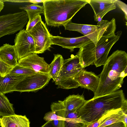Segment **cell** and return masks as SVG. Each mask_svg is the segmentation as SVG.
Segmentation results:
<instances>
[{"label": "cell", "mask_w": 127, "mask_h": 127, "mask_svg": "<svg viewBox=\"0 0 127 127\" xmlns=\"http://www.w3.org/2000/svg\"><path fill=\"white\" fill-rule=\"evenodd\" d=\"M127 75V54L117 50L108 58L99 75V82L93 98L119 90Z\"/></svg>", "instance_id": "1"}, {"label": "cell", "mask_w": 127, "mask_h": 127, "mask_svg": "<svg viewBox=\"0 0 127 127\" xmlns=\"http://www.w3.org/2000/svg\"><path fill=\"white\" fill-rule=\"evenodd\" d=\"M120 109L127 114V101L122 90L86 100L77 111L78 117L88 125L109 111Z\"/></svg>", "instance_id": "2"}, {"label": "cell", "mask_w": 127, "mask_h": 127, "mask_svg": "<svg viewBox=\"0 0 127 127\" xmlns=\"http://www.w3.org/2000/svg\"><path fill=\"white\" fill-rule=\"evenodd\" d=\"M88 2V0H45L43 6L46 23L52 27L64 26Z\"/></svg>", "instance_id": "3"}, {"label": "cell", "mask_w": 127, "mask_h": 127, "mask_svg": "<svg viewBox=\"0 0 127 127\" xmlns=\"http://www.w3.org/2000/svg\"><path fill=\"white\" fill-rule=\"evenodd\" d=\"M122 31L103 36L95 45L91 41L79 48L76 55L80 58L81 64L84 69L94 64L96 67L106 63L110 50L121 37Z\"/></svg>", "instance_id": "4"}, {"label": "cell", "mask_w": 127, "mask_h": 127, "mask_svg": "<svg viewBox=\"0 0 127 127\" xmlns=\"http://www.w3.org/2000/svg\"><path fill=\"white\" fill-rule=\"evenodd\" d=\"M116 26L115 19L113 18L110 21L102 20L97 25L75 23L71 21L64 26L65 30L81 33L96 45L103 36L115 33Z\"/></svg>", "instance_id": "5"}, {"label": "cell", "mask_w": 127, "mask_h": 127, "mask_svg": "<svg viewBox=\"0 0 127 127\" xmlns=\"http://www.w3.org/2000/svg\"><path fill=\"white\" fill-rule=\"evenodd\" d=\"M84 69L79 56L72 55L70 58L64 61L62 66L55 84L57 88L69 89L79 87L74 79L79 72Z\"/></svg>", "instance_id": "6"}, {"label": "cell", "mask_w": 127, "mask_h": 127, "mask_svg": "<svg viewBox=\"0 0 127 127\" xmlns=\"http://www.w3.org/2000/svg\"><path fill=\"white\" fill-rule=\"evenodd\" d=\"M28 20L27 12L24 10L0 16V38L22 30Z\"/></svg>", "instance_id": "7"}, {"label": "cell", "mask_w": 127, "mask_h": 127, "mask_svg": "<svg viewBox=\"0 0 127 127\" xmlns=\"http://www.w3.org/2000/svg\"><path fill=\"white\" fill-rule=\"evenodd\" d=\"M51 78L49 74L38 72L31 75L26 76L17 84L14 91H37L45 87Z\"/></svg>", "instance_id": "8"}, {"label": "cell", "mask_w": 127, "mask_h": 127, "mask_svg": "<svg viewBox=\"0 0 127 127\" xmlns=\"http://www.w3.org/2000/svg\"><path fill=\"white\" fill-rule=\"evenodd\" d=\"M28 32L34 40L35 46L34 53L41 54L49 50L52 45L50 38L51 34L43 21L39 22Z\"/></svg>", "instance_id": "9"}, {"label": "cell", "mask_w": 127, "mask_h": 127, "mask_svg": "<svg viewBox=\"0 0 127 127\" xmlns=\"http://www.w3.org/2000/svg\"><path fill=\"white\" fill-rule=\"evenodd\" d=\"M14 43L18 60L34 53L35 46L33 39L31 35L25 29L21 30L16 34Z\"/></svg>", "instance_id": "10"}, {"label": "cell", "mask_w": 127, "mask_h": 127, "mask_svg": "<svg viewBox=\"0 0 127 127\" xmlns=\"http://www.w3.org/2000/svg\"><path fill=\"white\" fill-rule=\"evenodd\" d=\"M86 101L83 95H70L63 101L55 102L54 109L56 112L59 113L60 116L65 118L67 112L77 111Z\"/></svg>", "instance_id": "11"}, {"label": "cell", "mask_w": 127, "mask_h": 127, "mask_svg": "<svg viewBox=\"0 0 127 127\" xmlns=\"http://www.w3.org/2000/svg\"><path fill=\"white\" fill-rule=\"evenodd\" d=\"M18 64L29 68L35 71L49 74V66L43 57L37 54L33 53L21 58L18 61Z\"/></svg>", "instance_id": "12"}, {"label": "cell", "mask_w": 127, "mask_h": 127, "mask_svg": "<svg viewBox=\"0 0 127 127\" xmlns=\"http://www.w3.org/2000/svg\"><path fill=\"white\" fill-rule=\"evenodd\" d=\"M51 45H56L69 50L73 52L75 48H80L91 41L83 36L75 37H65L51 35L50 37Z\"/></svg>", "instance_id": "13"}, {"label": "cell", "mask_w": 127, "mask_h": 127, "mask_svg": "<svg viewBox=\"0 0 127 127\" xmlns=\"http://www.w3.org/2000/svg\"><path fill=\"white\" fill-rule=\"evenodd\" d=\"M117 0H89L88 3L94 13L95 21L99 22L109 11L116 8Z\"/></svg>", "instance_id": "14"}, {"label": "cell", "mask_w": 127, "mask_h": 127, "mask_svg": "<svg viewBox=\"0 0 127 127\" xmlns=\"http://www.w3.org/2000/svg\"><path fill=\"white\" fill-rule=\"evenodd\" d=\"M74 79L79 86L90 90L94 93L97 89L99 82L98 76L93 72L86 71L84 69L79 72Z\"/></svg>", "instance_id": "15"}, {"label": "cell", "mask_w": 127, "mask_h": 127, "mask_svg": "<svg viewBox=\"0 0 127 127\" xmlns=\"http://www.w3.org/2000/svg\"><path fill=\"white\" fill-rule=\"evenodd\" d=\"M26 76L9 73L3 77L0 76V92L5 95L14 91L17 84Z\"/></svg>", "instance_id": "16"}, {"label": "cell", "mask_w": 127, "mask_h": 127, "mask_svg": "<svg viewBox=\"0 0 127 127\" xmlns=\"http://www.w3.org/2000/svg\"><path fill=\"white\" fill-rule=\"evenodd\" d=\"M30 124L25 115L15 114L0 118V127H30Z\"/></svg>", "instance_id": "17"}, {"label": "cell", "mask_w": 127, "mask_h": 127, "mask_svg": "<svg viewBox=\"0 0 127 127\" xmlns=\"http://www.w3.org/2000/svg\"><path fill=\"white\" fill-rule=\"evenodd\" d=\"M0 58L13 67L18 64V56L14 45L6 43L0 47Z\"/></svg>", "instance_id": "18"}, {"label": "cell", "mask_w": 127, "mask_h": 127, "mask_svg": "<svg viewBox=\"0 0 127 127\" xmlns=\"http://www.w3.org/2000/svg\"><path fill=\"white\" fill-rule=\"evenodd\" d=\"M64 60L62 56L59 54H54V58L49 64V74L55 82L57 80L63 65Z\"/></svg>", "instance_id": "19"}, {"label": "cell", "mask_w": 127, "mask_h": 127, "mask_svg": "<svg viewBox=\"0 0 127 127\" xmlns=\"http://www.w3.org/2000/svg\"><path fill=\"white\" fill-rule=\"evenodd\" d=\"M13 106L5 95L0 92V117L15 114Z\"/></svg>", "instance_id": "20"}, {"label": "cell", "mask_w": 127, "mask_h": 127, "mask_svg": "<svg viewBox=\"0 0 127 127\" xmlns=\"http://www.w3.org/2000/svg\"><path fill=\"white\" fill-rule=\"evenodd\" d=\"M19 8L26 12L29 20H31L40 14H43L44 12V8L43 5L34 4L20 7Z\"/></svg>", "instance_id": "21"}, {"label": "cell", "mask_w": 127, "mask_h": 127, "mask_svg": "<svg viewBox=\"0 0 127 127\" xmlns=\"http://www.w3.org/2000/svg\"><path fill=\"white\" fill-rule=\"evenodd\" d=\"M124 113L122 110L109 116L98 127H104L120 122H123Z\"/></svg>", "instance_id": "22"}, {"label": "cell", "mask_w": 127, "mask_h": 127, "mask_svg": "<svg viewBox=\"0 0 127 127\" xmlns=\"http://www.w3.org/2000/svg\"><path fill=\"white\" fill-rule=\"evenodd\" d=\"M37 72L33 69L20 65L18 64L13 67L9 73L12 74L30 76Z\"/></svg>", "instance_id": "23"}, {"label": "cell", "mask_w": 127, "mask_h": 127, "mask_svg": "<svg viewBox=\"0 0 127 127\" xmlns=\"http://www.w3.org/2000/svg\"><path fill=\"white\" fill-rule=\"evenodd\" d=\"M122 110L121 109L112 110L109 111L99 119L96 121L89 124L86 127H98L109 116L114 113Z\"/></svg>", "instance_id": "24"}, {"label": "cell", "mask_w": 127, "mask_h": 127, "mask_svg": "<svg viewBox=\"0 0 127 127\" xmlns=\"http://www.w3.org/2000/svg\"><path fill=\"white\" fill-rule=\"evenodd\" d=\"M87 125L86 123L80 118L69 122L63 121V127H86Z\"/></svg>", "instance_id": "25"}, {"label": "cell", "mask_w": 127, "mask_h": 127, "mask_svg": "<svg viewBox=\"0 0 127 127\" xmlns=\"http://www.w3.org/2000/svg\"><path fill=\"white\" fill-rule=\"evenodd\" d=\"M44 120L46 122L54 120H62L66 121L67 119L59 116L51 111L46 113L43 118Z\"/></svg>", "instance_id": "26"}, {"label": "cell", "mask_w": 127, "mask_h": 127, "mask_svg": "<svg viewBox=\"0 0 127 127\" xmlns=\"http://www.w3.org/2000/svg\"><path fill=\"white\" fill-rule=\"evenodd\" d=\"M13 68L5 63L0 58V76L3 77L9 74Z\"/></svg>", "instance_id": "27"}, {"label": "cell", "mask_w": 127, "mask_h": 127, "mask_svg": "<svg viewBox=\"0 0 127 127\" xmlns=\"http://www.w3.org/2000/svg\"><path fill=\"white\" fill-rule=\"evenodd\" d=\"M42 21L41 16L38 15L30 20H29L26 25V31H29L39 22Z\"/></svg>", "instance_id": "28"}, {"label": "cell", "mask_w": 127, "mask_h": 127, "mask_svg": "<svg viewBox=\"0 0 127 127\" xmlns=\"http://www.w3.org/2000/svg\"><path fill=\"white\" fill-rule=\"evenodd\" d=\"M117 4L120 8L124 12L125 16V18L127 20V5L121 1L117 0L116 3Z\"/></svg>", "instance_id": "29"}, {"label": "cell", "mask_w": 127, "mask_h": 127, "mask_svg": "<svg viewBox=\"0 0 127 127\" xmlns=\"http://www.w3.org/2000/svg\"><path fill=\"white\" fill-rule=\"evenodd\" d=\"M104 127H127L123 122L114 123Z\"/></svg>", "instance_id": "30"}, {"label": "cell", "mask_w": 127, "mask_h": 127, "mask_svg": "<svg viewBox=\"0 0 127 127\" xmlns=\"http://www.w3.org/2000/svg\"><path fill=\"white\" fill-rule=\"evenodd\" d=\"M52 123L54 127H63V121H52Z\"/></svg>", "instance_id": "31"}, {"label": "cell", "mask_w": 127, "mask_h": 127, "mask_svg": "<svg viewBox=\"0 0 127 127\" xmlns=\"http://www.w3.org/2000/svg\"><path fill=\"white\" fill-rule=\"evenodd\" d=\"M41 127H54L52 123V121L47 122Z\"/></svg>", "instance_id": "32"}, {"label": "cell", "mask_w": 127, "mask_h": 127, "mask_svg": "<svg viewBox=\"0 0 127 127\" xmlns=\"http://www.w3.org/2000/svg\"><path fill=\"white\" fill-rule=\"evenodd\" d=\"M4 3L3 0H0V13L4 7Z\"/></svg>", "instance_id": "33"}, {"label": "cell", "mask_w": 127, "mask_h": 127, "mask_svg": "<svg viewBox=\"0 0 127 127\" xmlns=\"http://www.w3.org/2000/svg\"><path fill=\"white\" fill-rule=\"evenodd\" d=\"M127 114L124 113L123 123L125 124V126L127 127Z\"/></svg>", "instance_id": "34"}]
</instances>
